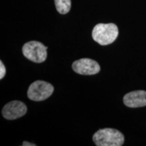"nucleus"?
Wrapping results in <instances>:
<instances>
[{
    "instance_id": "nucleus-1",
    "label": "nucleus",
    "mask_w": 146,
    "mask_h": 146,
    "mask_svg": "<svg viewBox=\"0 0 146 146\" xmlns=\"http://www.w3.org/2000/svg\"><path fill=\"white\" fill-rule=\"evenodd\" d=\"M93 140L98 146H121L125 141V137L116 129L105 128L95 133Z\"/></svg>"
},
{
    "instance_id": "nucleus-2",
    "label": "nucleus",
    "mask_w": 146,
    "mask_h": 146,
    "mask_svg": "<svg viewBox=\"0 0 146 146\" xmlns=\"http://www.w3.org/2000/svg\"><path fill=\"white\" fill-rule=\"evenodd\" d=\"M118 35V27L114 23H100L92 31V37L101 45H108L114 42Z\"/></svg>"
},
{
    "instance_id": "nucleus-3",
    "label": "nucleus",
    "mask_w": 146,
    "mask_h": 146,
    "mask_svg": "<svg viewBox=\"0 0 146 146\" xmlns=\"http://www.w3.org/2000/svg\"><path fill=\"white\" fill-rule=\"evenodd\" d=\"M47 47L41 42L31 41L27 42L23 47V54L25 58L35 63L45 62L47 58Z\"/></svg>"
},
{
    "instance_id": "nucleus-4",
    "label": "nucleus",
    "mask_w": 146,
    "mask_h": 146,
    "mask_svg": "<svg viewBox=\"0 0 146 146\" xmlns=\"http://www.w3.org/2000/svg\"><path fill=\"white\" fill-rule=\"evenodd\" d=\"M54 90L52 84L43 81H36L29 86L27 96L33 101H43L52 96Z\"/></svg>"
},
{
    "instance_id": "nucleus-5",
    "label": "nucleus",
    "mask_w": 146,
    "mask_h": 146,
    "mask_svg": "<svg viewBox=\"0 0 146 146\" xmlns=\"http://www.w3.org/2000/svg\"><path fill=\"white\" fill-rule=\"evenodd\" d=\"M72 68L74 72L83 75H94L100 71L99 64L89 58H82L76 60L73 62Z\"/></svg>"
},
{
    "instance_id": "nucleus-6",
    "label": "nucleus",
    "mask_w": 146,
    "mask_h": 146,
    "mask_svg": "<svg viewBox=\"0 0 146 146\" xmlns=\"http://www.w3.org/2000/svg\"><path fill=\"white\" fill-rule=\"evenodd\" d=\"M26 105L21 101H12L4 106L2 109L3 118L7 120H16L27 113Z\"/></svg>"
},
{
    "instance_id": "nucleus-7",
    "label": "nucleus",
    "mask_w": 146,
    "mask_h": 146,
    "mask_svg": "<svg viewBox=\"0 0 146 146\" xmlns=\"http://www.w3.org/2000/svg\"><path fill=\"white\" fill-rule=\"evenodd\" d=\"M125 106L129 108H139L146 106V91H134L127 94L123 98Z\"/></svg>"
},
{
    "instance_id": "nucleus-8",
    "label": "nucleus",
    "mask_w": 146,
    "mask_h": 146,
    "mask_svg": "<svg viewBox=\"0 0 146 146\" xmlns=\"http://www.w3.org/2000/svg\"><path fill=\"white\" fill-rule=\"evenodd\" d=\"M56 10L61 14H66L70 11L71 0H54Z\"/></svg>"
},
{
    "instance_id": "nucleus-9",
    "label": "nucleus",
    "mask_w": 146,
    "mask_h": 146,
    "mask_svg": "<svg viewBox=\"0 0 146 146\" xmlns=\"http://www.w3.org/2000/svg\"><path fill=\"white\" fill-rule=\"evenodd\" d=\"M5 73H6V70H5V66L2 61H0V79H2L4 77Z\"/></svg>"
},
{
    "instance_id": "nucleus-10",
    "label": "nucleus",
    "mask_w": 146,
    "mask_h": 146,
    "mask_svg": "<svg viewBox=\"0 0 146 146\" xmlns=\"http://www.w3.org/2000/svg\"><path fill=\"white\" fill-rule=\"evenodd\" d=\"M23 146H36L35 144L29 143V142H27V141H24L23 143Z\"/></svg>"
}]
</instances>
